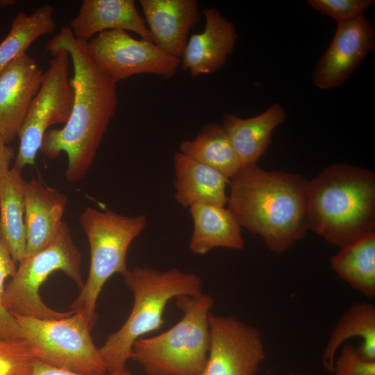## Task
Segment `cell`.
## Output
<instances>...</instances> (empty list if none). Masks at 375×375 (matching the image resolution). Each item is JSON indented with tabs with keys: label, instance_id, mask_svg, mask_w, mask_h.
Here are the masks:
<instances>
[{
	"label": "cell",
	"instance_id": "obj_12",
	"mask_svg": "<svg viewBox=\"0 0 375 375\" xmlns=\"http://www.w3.org/2000/svg\"><path fill=\"white\" fill-rule=\"evenodd\" d=\"M375 45V32L362 15L338 24L334 37L313 72V81L322 90L344 84Z\"/></svg>",
	"mask_w": 375,
	"mask_h": 375
},
{
	"label": "cell",
	"instance_id": "obj_21",
	"mask_svg": "<svg viewBox=\"0 0 375 375\" xmlns=\"http://www.w3.org/2000/svg\"><path fill=\"white\" fill-rule=\"evenodd\" d=\"M26 182L22 169L15 166L0 180V241L15 262L21 261L26 255Z\"/></svg>",
	"mask_w": 375,
	"mask_h": 375
},
{
	"label": "cell",
	"instance_id": "obj_15",
	"mask_svg": "<svg viewBox=\"0 0 375 375\" xmlns=\"http://www.w3.org/2000/svg\"><path fill=\"white\" fill-rule=\"evenodd\" d=\"M153 43L180 58L189 31L199 21L196 0H140Z\"/></svg>",
	"mask_w": 375,
	"mask_h": 375
},
{
	"label": "cell",
	"instance_id": "obj_3",
	"mask_svg": "<svg viewBox=\"0 0 375 375\" xmlns=\"http://www.w3.org/2000/svg\"><path fill=\"white\" fill-rule=\"evenodd\" d=\"M309 229L331 244L348 246L375 232V174L331 165L306 184Z\"/></svg>",
	"mask_w": 375,
	"mask_h": 375
},
{
	"label": "cell",
	"instance_id": "obj_11",
	"mask_svg": "<svg viewBox=\"0 0 375 375\" xmlns=\"http://www.w3.org/2000/svg\"><path fill=\"white\" fill-rule=\"evenodd\" d=\"M208 360L201 375H256L265 358L259 330L231 316L209 315Z\"/></svg>",
	"mask_w": 375,
	"mask_h": 375
},
{
	"label": "cell",
	"instance_id": "obj_10",
	"mask_svg": "<svg viewBox=\"0 0 375 375\" xmlns=\"http://www.w3.org/2000/svg\"><path fill=\"white\" fill-rule=\"evenodd\" d=\"M88 50L95 63L117 84L140 74L165 78L174 76L180 58L158 49L152 42L132 38L127 31H103L88 42Z\"/></svg>",
	"mask_w": 375,
	"mask_h": 375
},
{
	"label": "cell",
	"instance_id": "obj_33",
	"mask_svg": "<svg viewBox=\"0 0 375 375\" xmlns=\"http://www.w3.org/2000/svg\"><path fill=\"white\" fill-rule=\"evenodd\" d=\"M289 375H310V374H294V373H291V374H290Z\"/></svg>",
	"mask_w": 375,
	"mask_h": 375
},
{
	"label": "cell",
	"instance_id": "obj_17",
	"mask_svg": "<svg viewBox=\"0 0 375 375\" xmlns=\"http://www.w3.org/2000/svg\"><path fill=\"white\" fill-rule=\"evenodd\" d=\"M69 27L75 38L85 41L106 31L120 30L133 31L152 42L146 22L133 0H83Z\"/></svg>",
	"mask_w": 375,
	"mask_h": 375
},
{
	"label": "cell",
	"instance_id": "obj_13",
	"mask_svg": "<svg viewBox=\"0 0 375 375\" xmlns=\"http://www.w3.org/2000/svg\"><path fill=\"white\" fill-rule=\"evenodd\" d=\"M43 74L36 61L27 53L0 72V137L6 144L18 135Z\"/></svg>",
	"mask_w": 375,
	"mask_h": 375
},
{
	"label": "cell",
	"instance_id": "obj_23",
	"mask_svg": "<svg viewBox=\"0 0 375 375\" xmlns=\"http://www.w3.org/2000/svg\"><path fill=\"white\" fill-rule=\"evenodd\" d=\"M180 153L220 172L229 180L242 168L222 124L205 125L192 140L183 141Z\"/></svg>",
	"mask_w": 375,
	"mask_h": 375
},
{
	"label": "cell",
	"instance_id": "obj_20",
	"mask_svg": "<svg viewBox=\"0 0 375 375\" xmlns=\"http://www.w3.org/2000/svg\"><path fill=\"white\" fill-rule=\"evenodd\" d=\"M188 209L193 222L189 249L194 254L205 255L218 247L244 249L241 226L225 206L197 203Z\"/></svg>",
	"mask_w": 375,
	"mask_h": 375
},
{
	"label": "cell",
	"instance_id": "obj_19",
	"mask_svg": "<svg viewBox=\"0 0 375 375\" xmlns=\"http://www.w3.org/2000/svg\"><path fill=\"white\" fill-rule=\"evenodd\" d=\"M284 108L276 103L253 117L242 119L226 114L222 124L242 166L256 164L266 152L276 127L285 119Z\"/></svg>",
	"mask_w": 375,
	"mask_h": 375
},
{
	"label": "cell",
	"instance_id": "obj_7",
	"mask_svg": "<svg viewBox=\"0 0 375 375\" xmlns=\"http://www.w3.org/2000/svg\"><path fill=\"white\" fill-rule=\"evenodd\" d=\"M81 261V254L64 222L47 246L19 262L15 274L4 288V308L12 315L45 319H60L73 314L72 310L58 311L49 307L42 301L40 288L52 273L61 271L81 289L84 285Z\"/></svg>",
	"mask_w": 375,
	"mask_h": 375
},
{
	"label": "cell",
	"instance_id": "obj_1",
	"mask_svg": "<svg viewBox=\"0 0 375 375\" xmlns=\"http://www.w3.org/2000/svg\"><path fill=\"white\" fill-rule=\"evenodd\" d=\"M51 54L66 51L72 62L70 79L74 101L70 116L61 128L45 133L40 151L49 159L64 152L67 156L66 180L82 179L93 164L99 147L118 106L117 84L95 63L88 50V41L74 37L69 26L47 43Z\"/></svg>",
	"mask_w": 375,
	"mask_h": 375
},
{
	"label": "cell",
	"instance_id": "obj_9",
	"mask_svg": "<svg viewBox=\"0 0 375 375\" xmlns=\"http://www.w3.org/2000/svg\"><path fill=\"white\" fill-rule=\"evenodd\" d=\"M51 56L49 67L43 74L40 88L18 133L20 142L14 166L21 169L35 165L49 127L65 124L71 114L74 90L68 75L70 58L66 51Z\"/></svg>",
	"mask_w": 375,
	"mask_h": 375
},
{
	"label": "cell",
	"instance_id": "obj_30",
	"mask_svg": "<svg viewBox=\"0 0 375 375\" xmlns=\"http://www.w3.org/2000/svg\"><path fill=\"white\" fill-rule=\"evenodd\" d=\"M31 375H99L85 374L74 372L66 369L55 367L42 362L35 360L33 365V369ZM100 375H131L127 369L122 372H108Z\"/></svg>",
	"mask_w": 375,
	"mask_h": 375
},
{
	"label": "cell",
	"instance_id": "obj_2",
	"mask_svg": "<svg viewBox=\"0 0 375 375\" xmlns=\"http://www.w3.org/2000/svg\"><path fill=\"white\" fill-rule=\"evenodd\" d=\"M306 184L299 174L244 166L230 179L227 208L241 227L281 253L310 230Z\"/></svg>",
	"mask_w": 375,
	"mask_h": 375
},
{
	"label": "cell",
	"instance_id": "obj_8",
	"mask_svg": "<svg viewBox=\"0 0 375 375\" xmlns=\"http://www.w3.org/2000/svg\"><path fill=\"white\" fill-rule=\"evenodd\" d=\"M13 316L35 360L81 373H108L91 329L80 314L53 319Z\"/></svg>",
	"mask_w": 375,
	"mask_h": 375
},
{
	"label": "cell",
	"instance_id": "obj_29",
	"mask_svg": "<svg viewBox=\"0 0 375 375\" xmlns=\"http://www.w3.org/2000/svg\"><path fill=\"white\" fill-rule=\"evenodd\" d=\"M332 373L333 375H375V362L362 359L356 348L347 344L335 360Z\"/></svg>",
	"mask_w": 375,
	"mask_h": 375
},
{
	"label": "cell",
	"instance_id": "obj_14",
	"mask_svg": "<svg viewBox=\"0 0 375 375\" xmlns=\"http://www.w3.org/2000/svg\"><path fill=\"white\" fill-rule=\"evenodd\" d=\"M203 31L187 41L180 58L183 70L193 77L208 74L222 69L235 46L238 34L234 24L214 8L203 10Z\"/></svg>",
	"mask_w": 375,
	"mask_h": 375
},
{
	"label": "cell",
	"instance_id": "obj_25",
	"mask_svg": "<svg viewBox=\"0 0 375 375\" xmlns=\"http://www.w3.org/2000/svg\"><path fill=\"white\" fill-rule=\"evenodd\" d=\"M56 28L53 8L49 4L38 8L30 15L19 12L10 29L0 43V72L12 61L26 53L40 36L52 33Z\"/></svg>",
	"mask_w": 375,
	"mask_h": 375
},
{
	"label": "cell",
	"instance_id": "obj_5",
	"mask_svg": "<svg viewBox=\"0 0 375 375\" xmlns=\"http://www.w3.org/2000/svg\"><path fill=\"white\" fill-rule=\"evenodd\" d=\"M174 299L183 317L166 331L139 338L133 345L131 359L139 363L147 375H201L206 367L213 298L202 292Z\"/></svg>",
	"mask_w": 375,
	"mask_h": 375
},
{
	"label": "cell",
	"instance_id": "obj_22",
	"mask_svg": "<svg viewBox=\"0 0 375 375\" xmlns=\"http://www.w3.org/2000/svg\"><path fill=\"white\" fill-rule=\"evenodd\" d=\"M359 337L361 344L356 348L360 357L375 362V306L369 303L353 305L340 317L333 328L326 344L322 362L324 367L332 372L335 357L340 345L347 340Z\"/></svg>",
	"mask_w": 375,
	"mask_h": 375
},
{
	"label": "cell",
	"instance_id": "obj_18",
	"mask_svg": "<svg viewBox=\"0 0 375 375\" xmlns=\"http://www.w3.org/2000/svg\"><path fill=\"white\" fill-rule=\"evenodd\" d=\"M174 199L183 208L194 204L225 206L230 180L215 169L184 154L174 156Z\"/></svg>",
	"mask_w": 375,
	"mask_h": 375
},
{
	"label": "cell",
	"instance_id": "obj_28",
	"mask_svg": "<svg viewBox=\"0 0 375 375\" xmlns=\"http://www.w3.org/2000/svg\"><path fill=\"white\" fill-rule=\"evenodd\" d=\"M308 5L338 24L355 19L374 3L373 0H309Z\"/></svg>",
	"mask_w": 375,
	"mask_h": 375
},
{
	"label": "cell",
	"instance_id": "obj_27",
	"mask_svg": "<svg viewBox=\"0 0 375 375\" xmlns=\"http://www.w3.org/2000/svg\"><path fill=\"white\" fill-rule=\"evenodd\" d=\"M6 247L0 241V338H22L20 328L15 317L3 305L5 282L17 270V265Z\"/></svg>",
	"mask_w": 375,
	"mask_h": 375
},
{
	"label": "cell",
	"instance_id": "obj_16",
	"mask_svg": "<svg viewBox=\"0 0 375 375\" xmlns=\"http://www.w3.org/2000/svg\"><path fill=\"white\" fill-rule=\"evenodd\" d=\"M67 200L65 194L36 179L26 182L25 256L42 249L54 239L64 222L62 217Z\"/></svg>",
	"mask_w": 375,
	"mask_h": 375
},
{
	"label": "cell",
	"instance_id": "obj_31",
	"mask_svg": "<svg viewBox=\"0 0 375 375\" xmlns=\"http://www.w3.org/2000/svg\"><path fill=\"white\" fill-rule=\"evenodd\" d=\"M15 149L6 144L0 137V180L10 169V165L15 157Z\"/></svg>",
	"mask_w": 375,
	"mask_h": 375
},
{
	"label": "cell",
	"instance_id": "obj_6",
	"mask_svg": "<svg viewBox=\"0 0 375 375\" xmlns=\"http://www.w3.org/2000/svg\"><path fill=\"white\" fill-rule=\"evenodd\" d=\"M78 221L89 243L90 264L88 279L70 310L82 315L92 330L97 320L96 308L102 288L112 275L123 276L128 270L127 252L144 230L147 216H126L111 209L86 207Z\"/></svg>",
	"mask_w": 375,
	"mask_h": 375
},
{
	"label": "cell",
	"instance_id": "obj_32",
	"mask_svg": "<svg viewBox=\"0 0 375 375\" xmlns=\"http://www.w3.org/2000/svg\"><path fill=\"white\" fill-rule=\"evenodd\" d=\"M17 3L15 0H0V8H3L12 6Z\"/></svg>",
	"mask_w": 375,
	"mask_h": 375
},
{
	"label": "cell",
	"instance_id": "obj_26",
	"mask_svg": "<svg viewBox=\"0 0 375 375\" xmlns=\"http://www.w3.org/2000/svg\"><path fill=\"white\" fill-rule=\"evenodd\" d=\"M35 361L24 338H0V375H31Z\"/></svg>",
	"mask_w": 375,
	"mask_h": 375
},
{
	"label": "cell",
	"instance_id": "obj_24",
	"mask_svg": "<svg viewBox=\"0 0 375 375\" xmlns=\"http://www.w3.org/2000/svg\"><path fill=\"white\" fill-rule=\"evenodd\" d=\"M338 276L369 298L375 297V232L344 247L331 259Z\"/></svg>",
	"mask_w": 375,
	"mask_h": 375
},
{
	"label": "cell",
	"instance_id": "obj_4",
	"mask_svg": "<svg viewBox=\"0 0 375 375\" xmlns=\"http://www.w3.org/2000/svg\"><path fill=\"white\" fill-rule=\"evenodd\" d=\"M133 294L132 310L124 324L99 348L108 372L126 369L134 342L160 328L168 302L179 296L202 293V280L194 273L173 267L159 270L136 266L123 276Z\"/></svg>",
	"mask_w": 375,
	"mask_h": 375
}]
</instances>
